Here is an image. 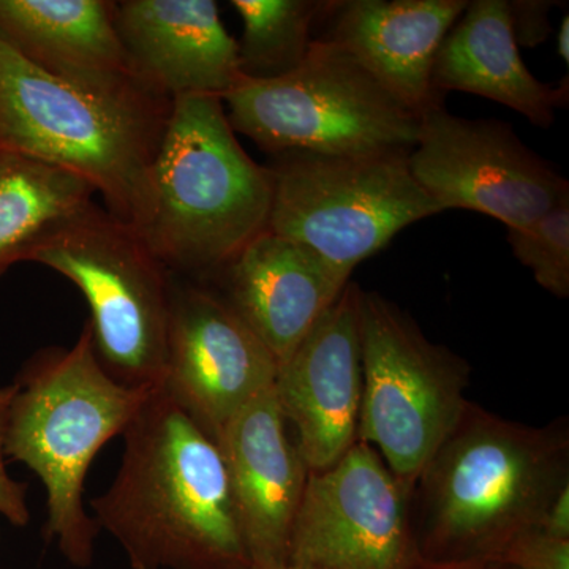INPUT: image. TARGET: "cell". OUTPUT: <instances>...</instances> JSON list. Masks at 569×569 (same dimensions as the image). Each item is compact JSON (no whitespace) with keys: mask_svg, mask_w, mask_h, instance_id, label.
I'll list each match as a JSON object with an SVG mask.
<instances>
[{"mask_svg":"<svg viewBox=\"0 0 569 569\" xmlns=\"http://www.w3.org/2000/svg\"><path fill=\"white\" fill-rule=\"evenodd\" d=\"M569 486V425H520L468 402L411 490L421 560L503 561Z\"/></svg>","mask_w":569,"mask_h":569,"instance_id":"1","label":"cell"},{"mask_svg":"<svg viewBox=\"0 0 569 569\" xmlns=\"http://www.w3.org/2000/svg\"><path fill=\"white\" fill-rule=\"evenodd\" d=\"M121 468L96 522L132 569H249L219 445L157 387L123 432Z\"/></svg>","mask_w":569,"mask_h":569,"instance_id":"2","label":"cell"},{"mask_svg":"<svg viewBox=\"0 0 569 569\" xmlns=\"http://www.w3.org/2000/svg\"><path fill=\"white\" fill-rule=\"evenodd\" d=\"M173 100L141 81L89 88L24 61L0 39V149L80 176L107 211L142 231Z\"/></svg>","mask_w":569,"mask_h":569,"instance_id":"3","label":"cell"},{"mask_svg":"<svg viewBox=\"0 0 569 569\" xmlns=\"http://www.w3.org/2000/svg\"><path fill=\"white\" fill-rule=\"evenodd\" d=\"M7 458L47 489V535L73 567L88 568L99 523L84 508V481L100 449L123 436L156 388L119 383L97 358L89 325L70 348H47L14 380Z\"/></svg>","mask_w":569,"mask_h":569,"instance_id":"4","label":"cell"},{"mask_svg":"<svg viewBox=\"0 0 569 569\" xmlns=\"http://www.w3.org/2000/svg\"><path fill=\"white\" fill-rule=\"evenodd\" d=\"M271 206V170L244 151L223 100H173L141 231L159 260L171 272L219 276L268 231Z\"/></svg>","mask_w":569,"mask_h":569,"instance_id":"5","label":"cell"},{"mask_svg":"<svg viewBox=\"0 0 569 569\" xmlns=\"http://www.w3.org/2000/svg\"><path fill=\"white\" fill-rule=\"evenodd\" d=\"M222 100L234 132L274 157L410 152L421 123L350 52L321 39L291 73L242 77Z\"/></svg>","mask_w":569,"mask_h":569,"instance_id":"6","label":"cell"},{"mask_svg":"<svg viewBox=\"0 0 569 569\" xmlns=\"http://www.w3.org/2000/svg\"><path fill=\"white\" fill-rule=\"evenodd\" d=\"M32 261L66 277L84 296L97 358L116 381L160 387L173 272L138 228L93 204L40 247Z\"/></svg>","mask_w":569,"mask_h":569,"instance_id":"7","label":"cell"},{"mask_svg":"<svg viewBox=\"0 0 569 569\" xmlns=\"http://www.w3.org/2000/svg\"><path fill=\"white\" fill-rule=\"evenodd\" d=\"M408 153L276 156L268 231L351 277L403 228L441 212L411 174Z\"/></svg>","mask_w":569,"mask_h":569,"instance_id":"8","label":"cell"},{"mask_svg":"<svg viewBox=\"0 0 569 569\" xmlns=\"http://www.w3.org/2000/svg\"><path fill=\"white\" fill-rule=\"evenodd\" d=\"M359 335L358 440L376 448L389 470L413 489L470 402V366L427 339L406 310L377 291L361 290Z\"/></svg>","mask_w":569,"mask_h":569,"instance_id":"9","label":"cell"},{"mask_svg":"<svg viewBox=\"0 0 569 569\" xmlns=\"http://www.w3.org/2000/svg\"><path fill=\"white\" fill-rule=\"evenodd\" d=\"M411 174L441 209L481 212L523 228L569 200V183L509 123L426 112L408 153Z\"/></svg>","mask_w":569,"mask_h":569,"instance_id":"10","label":"cell"},{"mask_svg":"<svg viewBox=\"0 0 569 569\" xmlns=\"http://www.w3.org/2000/svg\"><path fill=\"white\" fill-rule=\"evenodd\" d=\"M411 490L358 440L335 466L310 471L287 563L310 569H411L421 561Z\"/></svg>","mask_w":569,"mask_h":569,"instance_id":"11","label":"cell"},{"mask_svg":"<svg viewBox=\"0 0 569 569\" xmlns=\"http://www.w3.org/2000/svg\"><path fill=\"white\" fill-rule=\"evenodd\" d=\"M274 356L223 296L171 284L170 326L160 388L217 440L249 403L274 387Z\"/></svg>","mask_w":569,"mask_h":569,"instance_id":"12","label":"cell"},{"mask_svg":"<svg viewBox=\"0 0 569 569\" xmlns=\"http://www.w3.org/2000/svg\"><path fill=\"white\" fill-rule=\"evenodd\" d=\"M361 287L347 284L335 305L277 369L274 395L310 471L335 466L358 441L362 396Z\"/></svg>","mask_w":569,"mask_h":569,"instance_id":"13","label":"cell"},{"mask_svg":"<svg viewBox=\"0 0 569 569\" xmlns=\"http://www.w3.org/2000/svg\"><path fill=\"white\" fill-rule=\"evenodd\" d=\"M216 441L250 565L287 563L310 470L298 443L288 436L274 387L239 411Z\"/></svg>","mask_w":569,"mask_h":569,"instance_id":"14","label":"cell"},{"mask_svg":"<svg viewBox=\"0 0 569 569\" xmlns=\"http://www.w3.org/2000/svg\"><path fill=\"white\" fill-rule=\"evenodd\" d=\"M116 26L134 77L167 99H223L242 78L213 0H121Z\"/></svg>","mask_w":569,"mask_h":569,"instance_id":"15","label":"cell"},{"mask_svg":"<svg viewBox=\"0 0 569 569\" xmlns=\"http://www.w3.org/2000/svg\"><path fill=\"white\" fill-rule=\"evenodd\" d=\"M466 0H343L326 14V41L343 48L419 119L443 107L432 86L441 41Z\"/></svg>","mask_w":569,"mask_h":569,"instance_id":"16","label":"cell"},{"mask_svg":"<svg viewBox=\"0 0 569 569\" xmlns=\"http://www.w3.org/2000/svg\"><path fill=\"white\" fill-rule=\"evenodd\" d=\"M223 299L274 356L290 358L348 283L320 254L264 231L219 274Z\"/></svg>","mask_w":569,"mask_h":569,"instance_id":"17","label":"cell"},{"mask_svg":"<svg viewBox=\"0 0 569 569\" xmlns=\"http://www.w3.org/2000/svg\"><path fill=\"white\" fill-rule=\"evenodd\" d=\"M116 6L112 0H0V39L59 80L89 88L126 84L138 78L119 37Z\"/></svg>","mask_w":569,"mask_h":569,"instance_id":"18","label":"cell"},{"mask_svg":"<svg viewBox=\"0 0 569 569\" xmlns=\"http://www.w3.org/2000/svg\"><path fill=\"white\" fill-rule=\"evenodd\" d=\"M432 86L440 96L485 97L548 129L568 102V78L557 88L537 80L520 58L508 0L468 2L436 54Z\"/></svg>","mask_w":569,"mask_h":569,"instance_id":"19","label":"cell"},{"mask_svg":"<svg viewBox=\"0 0 569 569\" xmlns=\"http://www.w3.org/2000/svg\"><path fill=\"white\" fill-rule=\"evenodd\" d=\"M96 194L80 176L0 149V279L88 212Z\"/></svg>","mask_w":569,"mask_h":569,"instance_id":"20","label":"cell"},{"mask_svg":"<svg viewBox=\"0 0 569 569\" xmlns=\"http://www.w3.org/2000/svg\"><path fill=\"white\" fill-rule=\"evenodd\" d=\"M242 22L239 67L247 80H276L298 69L323 21L328 0H231Z\"/></svg>","mask_w":569,"mask_h":569,"instance_id":"21","label":"cell"},{"mask_svg":"<svg viewBox=\"0 0 569 569\" xmlns=\"http://www.w3.org/2000/svg\"><path fill=\"white\" fill-rule=\"evenodd\" d=\"M508 242L535 282L559 299L569 296V200L533 223L508 230Z\"/></svg>","mask_w":569,"mask_h":569,"instance_id":"22","label":"cell"},{"mask_svg":"<svg viewBox=\"0 0 569 569\" xmlns=\"http://www.w3.org/2000/svg\"><path fill=\"white\" fill-rule=\"evenodd\" d=\"M14 392H17L14 383L0 387V515L14 527H26L31 520L28 486L11 478L7 470L6 433Z\"/></svg>","mask_w":569,"mask_h":569,"instance_id":"23","label":"cell"},{"mask_svg":"<svg viewBox=\"0 0 569 569\" xmlns=\"http://www.w3.org/2000/svg\"><path fill=\"white\" fill-rule=\"evenodd\" d=\"M503 561L519 569H569V539L533 531L519 539Z\"/></svg>","mask_w":569,"mask_h":569,"instance_id":"24","label":"cell"},{"mask_svg":"<svg viewBox=\"0 0 569 569\" xmlns=\"http://www.w3.org/2000/svg\"><path fill=\"white\" fill-rule=\"evenodd\" d=\"M553 2L548 0H512L508 2L512 33L518 47L535 48L548 40L552 32L549 14Z\"/></svg>","mask_w":569,"mask_h":569,"instance_id":"25","label":"cell"},{"mask_svg":"<svg viewBox=\"0 0 569 569\" xmlns=\"http://www.w3.org/2000/svg\"><path fill=\"white\" fill-rule=\"evenodd\" d=\"M539 531L549 537L569 539V486L550 505Z\"/></svg>","mask_w":569,"mask_h":569,"instance_id":"26","label":"cell"},{"mask_svg":"<svg viewBox=\"0 0 569 569\" xmlns=\"http://www.w3.org/2000/svg\"><path fill=\"white\" fill-rule=\"evenodd\" d=\"M411 569H519L515 565L507 563V561H481V563H429V561L421 560Z\"/></svg>","mask_w":569,"mask_h":569,"instance_id":"27","label":"cell"},{"mask_svg":"<svg viewBox=\"0 0 569 569\" xmlns=\"http://www.w3.org/2000/svg\"><path fill=\"white\" fill-rule=\"evenodd\" d=\"M557 51L561 61L569 63V17L565 14L563 20L560 21L559 32H557Z\"/></svg>","mask_w":569,"mask_h":569,"instance_id":"28","label":"cell"},{"mask_svg":"<svg viewBox=\"0 0 569 569\" xmlns=\"http://www.w3.org/2000/svg\"><path fill=\"white\" fill-rule=\"evenodd\" d=\"M249 569H310V568L295 567V565L282 563V565H250Z\"/></svg>","mask_w":569,"mask_h":569,"instance_id":"29","label":"cell"}]
</instances>
